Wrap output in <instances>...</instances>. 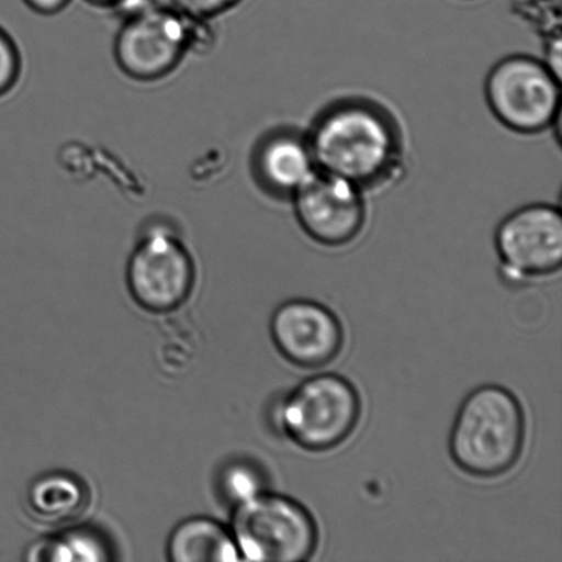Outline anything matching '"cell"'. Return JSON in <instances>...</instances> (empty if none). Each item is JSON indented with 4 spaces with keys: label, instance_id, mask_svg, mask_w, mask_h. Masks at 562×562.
Instances as JSON below:
<instances>
[{
    "label": "cell",
    "instance_id": "6da1fadb",
    "mask_svg": "<svg viewBox=\"0 0 562 562\" xmlns=\"http://www.w3.org/2000/svg\"><path fill=\"white\" fill-rule=\"evenodd\" d=\"M317 169L372 189L398 172V130L384 110L345 101L324 110L306 135Z\"/></svg>",
    "mask_w": 562,
    "mask_h": 562
},
{
    "label": "cell",
    "instance_id": "7a4b0ae2",
    "mask_svg": "<svg viewBox=\"0 0 562 562\" xmlns=\"http://www.w3.org/2000/svg\"><path fill=\"white\" fill-rule=\"evenodd\" d=\"M525 442L526 415L519 398L503 385L484 384L461 402L449 453L467 475L494 479L519 462Z\"/></svg>",
    "mask_w": 562,
    "mask_h": 562
},
{
    "label": "cell",
    "instance_id": "3957f363",
    "mask_svg": "<svg viewBox=\"0 0 562 562\" xmlns=\"http://www.w3.org/2000/svg\"><path fill=\"white\" fill-rule=\"evenodd\" d=\"M362 412L361 396L349 379L317 373L303 379L281 401V432L308 453L339 448L356 431Z\"/></svg>",
    "mask_w": 562,
    "mask_h": 562
},
{
    "label": "cell",
    "instance_id": "277c9868",
    "mask_svg": "<svg viewBox=\"0 0 562 562\" xmlns=\"http://www.w3.org/2000/svg\"><path fill=\"white\" fill-rule=\"evenodd\" d=\"M235 506L231 532L240 560L303 562L316 553L317 521L300 501L262 492Z\"/></svg>",
    "mask_w": 562,
    "mask_h": 562
},
{
    "label": "cell",
    "instance_id": "5b68a950",
    "mask_svg": "<svg viewBox=\"0 0 562 562\" xmlns=\"http://www.w3.org/2000/svg\"><path fill=\"white\" fill-rule=\"evenodd\" d=\"M486 99L506 128L517 134H539L560 117V76L542 60L512 55L490 70Z\"/></svg>",
    "mask_w": 562,
    "mask_h": 562
},
{
    "label": "cell",
    "instance_id": "8992f818",
    "mask_svg": "<svg viewBox=\"0 0 562 562\" xmlns=\"http://www.w3.org/2000/svg\"><path fill=\"white\" fill-rule=\"evenodd\" d=\"M126 281L132 297L145 311L173 312L194 289V261L172 229L154 225L131 256Z\"/></svg>",
    "mask_w": 562,
    "mask_h": 562
},
{
    "label": "cell",
    "instance_id": "52a82bcc",
    "mask_svg": "<svg viewBox=\"0 0 562 562\" xmlns=\"http://www.w3.org/2000/svg\"><path fill=\"white\" fill-rule=\"evenodd\" d=\"M192 21L159 5L132 10L115 38L120 68L143 81L169 75L194 44Z\"/></svg>",
    "mask_w": 562,
    "mask_h": 562
},
{
    "label": "cell",
    "instance_id": "ba28073f",
    "mask_svg": "<svg viewBox=\"0 0 562 562\" xmlns=\"http://www.w3.org/2000/svg\"><path fill=\"white\" fill-rule=\"evenodd\" d=\"M495 250L508 280L549 277L562 263V216L559 207L533 203L503 220Z\"/></svg>",
    "mask_w": 562,
    "mask_h": 562
},
{
    "label": "cell",
    "instance_id": "9c48e42d",
    "mask_svg": "<svg viewBox=\"0 0 562 562\" xmlns=\"http://www.w3.org/2000/svg\"><path fill=\"white\" fill-rule=\"evenodd\" d=\"M292 200L301 228L319 245H349L366 227L363 190L338 176L317 169Z\"/></svg>",
    "mask_w": 562,
    "mask_h": 562
},
{
    "label": "cell",
    "instance_id": "30bf717a",
    "mask_svg": "<svg viewBox=\"0 0 562 562\" xmlns=\"http://www.w3.org/2000/svg\"><path fill=\"white\" fill-rule=\"evenodd\" d=\"M269 329L281 357L302 369L329 366L345 346V329L338 316L323 303L306 297L281 303Z\"/></svg>",
    "mask_w": 562,
    "mask_h": 562
},
{
    "label": "cell",
    "instance_id": "8fae6325",
    "mask_svg": "<svg viewBox=\"0 0 562 562\" xmlns=\"http://www.w3.org/2000/svg\"><path fill=\"white\" fill-rule=\"evenodd\" d=\"M258 180L278 196H294L317 172L306 136L284 131L268 136L256 154Z\"/></svg>",
    "mask_w": 562,
    "mask_h": 562
},
{
    "label": "cell",
    "instance_id": "7c38bea8",
    "mask_svg": "<svg viewBox=\"0 0 562 562\" xmlns=\"http://www.w3.org/2000/svg\"><path fill=\"white\" fill-rule=\"evenodd\" d=\"M168 559L173 562L240 561L233 532L209 517H191L170 533Z\"/></svg>",
    "mask_w": 562,
    "mask_h": 562
},
{
    "label": "cell",
    "instance_id": "4fadbf2b",
    "mask_svg": "<svg viewBox=\"0 0 562 562\" xmlns=\"http://www.w3.org/2000/svg\"><path fill=\"white\" fill-rule=\"evenodd\" d=\"M85 484L69 473L54 472L37 477L27 488V504L44 521L70 520L86 508Z\"/></svg>",
    "mask_w": 562,
    "mask_h": 562
},
{
    "label": "cell",
    "instance_id": "5bb4252c",
    "mask_svg": "<svg viewBox=\"0 0 562 562\" xmlns=\"http://www.w3.org/2000/svg\"><path fill=\"white\" fill-rule=\"evenodd\" d=\"M106 544L97 532L77 528L63 537L43 539L33 544L27 560L31 561H104L109 560Z\"/></svg>",
    "mask_w": 562,
    "mask_h": 562
},
{
    "label": "cell",
    "instance_id": "9a60e30c",
    "mask_svg": "<svg viewBox=\"0 0 562 562\" xmlns=\"http://www.w3.org/2000/svg\"><path fill=\"white\" fill-rule=\"evenodd\" d=\"M262 484V476L255 470V467L249 464H234L224 472V493L231 501H234L235 505L266 492Z\"/></svg>",
    "mask_w": 562,
    "mask_h": 562
},
{
    "label": "cell",
    "instance_id": "2e32d148",
    "mask_svg": "<svg viewBox=\"0 0 562 562\" xmlns=\"http://www.w3.org/2000/svg\"><path fill=\"white\" fill-rule=\"evenodd\" d=\"M136 2L140 3L142 0H136ZM239 2L241 0H147L139 8H143V5H159V8L173 10L176 13L189 16V19L203 21L235 8ZM139 3H136L135 8Z\"/></svg>",
    "mask_w": 562,
    "mask_h": 562
},
{
    "label": "cell",
    "instance_id": "e0dca14e",
    "mask_svg": "<svg viewBox=\"0 0 562 562\" xmlns=\"http://www.w3.org/2000/svg\"><path fill=\"white\" fill-rule=\"evenodd\" d=\"M21 59L19 49L8 33L0 27V97L5 95L19 80Z\"/></svg>",
    "mask_w": 562,
    "mask_h": 562
},
{
    "label": "cell",
    "instance_id": "ac0fdd59",
    "mask_svg": "<svg viewBox=\"0 0 562 562\" xmlns=\"http://www.w3.org/2000/svg\"><path fill=\"white\" fill-rule=\"evenodd\" d=\"M32 10L41 14H55L66 8L70 0H24Z\"/></svg>",
    "mask_w": 562,
    "mask_h": 562
},
{
    "label": "cell",
    "instance_id": "d6986e66",
    "mask_svg": "<svg viewBox=\"0 0 562 562\" xmlns=\"http://www.w3.org/2000/svg\"><path fill=\"white\" fill-rule=\"evenodd\" d=\"M88 2L99 5H128L132 0H88Z\"/></svg>",
    "mask_w": 562,
    "mask_h": 562
}]
</instances>
